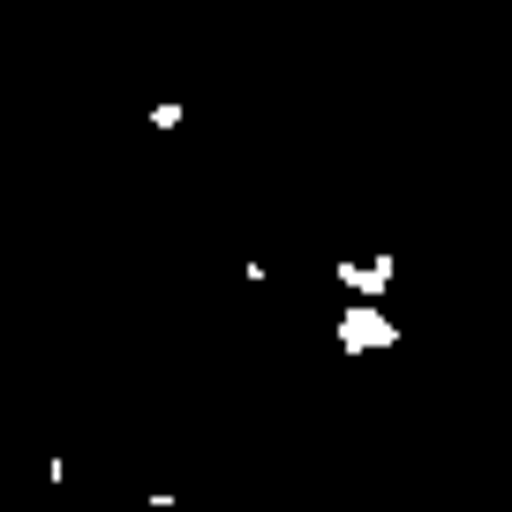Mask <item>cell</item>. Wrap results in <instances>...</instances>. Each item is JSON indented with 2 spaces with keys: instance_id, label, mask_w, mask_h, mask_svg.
I'll use <instances>...</instances> for the list:
<instances>
[{
  "instance_id": "obj_2",
  "label": "cell",
  "mask_w": 512,
  "mask_h": 512,
  "mask_svg": "<svg viewBox=\"0 0 512 512\" xmlns=\"http://www.w3.org/2000/svg\"><path fill=\"white\" fill-rule=\"evenodd\" d=\"M332 279H339L347 294H362V302H384V294H392V249L354 256V264H332Z\"/></svg>"
},
{
  "instance_id": "obj_1",
  "label": "cell",
  "mask_w": 512,
  "mask_h": 512,
  "mask_svg": "<svg viewBox=\"0 0 512 512\" xmlns=\"http://www.w3.org/2000/svg\"><path fill=\"white\" fill-rule=\"evenodd\" d=\"M392 347H400V324L354 294V309H339V324H332V354H392Z\"/></svg>"
},
{
  "instance_id": "obj_3",
  "label": "cell",
  "mask_w": 512,
  "mask_h": 512,
  "mask_svg": "<svg viewBox=\"0 0 512 512\" xmlns=\"http://www.w3.org/2000/svg\"><path fill=\"white\" fill-rule=\"evenodd\" d=\"M181 121H189V106H181V98H159V106H151V128H159V136H174Z\"/></svg>"
}]
</instances>
